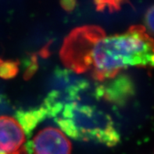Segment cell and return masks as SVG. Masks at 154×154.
Wrapping results in <instances>:
<instances>
[{
    "mask_svg": "<svg viewBox=\"0 0 154 154\" xmlns=\"http://www.w3.org/2000/svg\"><path fill=\"white\" fill-rule=\"evenodd\" d=\"M60 58L73 72L103 82L131 66L154 68V39L141 25L109 36L100 27L82 26L65 38Z\"/></svg>",
    "mask_w": 154,
    "mask_h": 154,
    "instance_id": "cell-1",
    "label": "cell"
},
{
    "mask_svg": "<svg viewBox=\"0 0 154 154\" xmlns=\"http://www.w3.org/2000/svg\"><path fill=\"white\" fill-rule=\"evenodd\" d=\"M53 119L72 139L110 147L120 142V134L113 119L94 106L78 103L66 104Z\"/></svg>",
    "mask_w": 154,
    "mask_h": 154,
    "instance_id": "cell-2",
    "label": "cell"
},
{
    "mask_svg": "<svg viewBox=\"0 0 154 154\" xmlns=\"http://www.w3.org/2000/svg\"><path fill=\"white\" fill-rule=\"evenodd\" d=\"M53 85V89L40 106L46 117L53 118L65 105L78 103L89 88L88 81L77 78L71 70L61 69L55 72Z\"/></svg>",
    "mask_w": 154,
    "mask_h": 154,
    "instance_id": "cell-3",
    "label": "cell"
},
{
    "mask_svg": "<svg viewBox=\"0 0 154 154\" xmlns=\"http://www.w3.org/2000/svg\"><path fill=\"white\" fill-rule=\"evenodd\" d=\"M23 148L26 154H70L71 143L60 130L48 127L39 131Z\"/></svg>",
    "mask_w": 154,
    "mask_h": 154,
    "instance_id": "cell-4",
    "label": "cell"
},
{
    "mask_svg": "<svg viewBox=\"0 0 154 154\" xmlns=\"http://www.w3.org/2000/svg\"><path fill=\"white\" fill-rule=\"evenodd\" d=\"M132 91L131 81L125 75L118 74L111 79L100 82L94 90V96L96 99L121 105L131 96Z\"/></svg>",
    "mask_w": 154,
    "mask_h": 154,
    "instance_id": "cell-5",
    "label": "cell"
},
{
    "mask_svg": "<svg viewBox=\"0 0 154 154\" xmlns=\"http://www.w3.org/2000/svg\"><path fill=\"white\" fill-rule=\"evenodd\" d=\"M25 132L17 120L0 116V154H16L23 148Z\"/></svg>",
    "mask_w": 154,
    "mask_h": 154,
    "instance_id": "cell-6",
    "label": "cell"
},
{
    "mask_svg": "<svg viewBox=\"0 0 154 154\" xmlns=\"http://www.w3.org/2000/svg\"><path fill=\"white\" fill-rule=\"evenodd\" d=\"M17 118L24 132L27 135H30L38 123L44 121L47 117L44 110L39 106L32 109L19 110L17 113Z\"/></svg>",
    "mask_w": 154,
    "mask_h": 154,
    "instance_id": "cell-7",
    "label": "cell"
},
{
    "mask_svg": "<svg viewBox=\"0 0 154 154\" xmlns=\"http://www.w3.org/2000/svg\"><path fill=\"white\" fill-rule=\"evenodd\" d=\"M19 71V63L14 60H5L0 58V78H13Z\"/></svg>",
    "mask_w": 154,
    "mask_h": 154,
    "instance_id": "cell-8",
    "label": "cell"
},
{
    "mask_svg": "<svg viewBox=\"0 0 154 154\" xmlns=\"http://www.w3.org/2000/svg\"><path fill=\"white\" fill-rule=\"evenodd\" d=\"M125 2L126 0H94L96 10L99 11L107 10L110 13L119 10Z\"/></svg>",
    "mask_w": 154,
    "mask_h": 154,
    "instance_id": "cell-9",
    "label": "cell"
},
{
    "mask_svg": "<svg viewBox=\"0 0 154 154\" xmlns=\"http://www.w3.org/2000/svg\"><path fill=\"white\" fill-rule=\"evenodd\" d=\"M145 28L149 34L154 35V5L149 8L145 16Z\"/></svg>",
    "mask_w": 154,
    "mask_h": 154,
    "instance_id": "cell-10",
    "label": "cell"
},
{
    "mask_svg": "<svg viewBox=\"0 0 154 154\" xmlns=\"http://www.w3.org/2000/svg\"><path fill=\"white\" fill-rule=\"evenodd\" d=\"M62 6L66 10H70L74 9L75 6V0H62Z\"/></svg>",
    "mask_w": 154,
    "mask_h": 154,
    "instance_id": "cell-11",
    "label": "cell"
},
{
    "mask_svg": "<svg viewBox=\"0 0 154 154\" xmlns=\"http://www.w3.org/2000/svg\"><path fill=\"white\" fill-rule=\"evenodd\" d=\"M23 149H22L20 151V152H17V153H16V154H22V152H23Z\"/></svg>",
    "mask_w": 154,
    "mask_h": 154,
    "instance_id": "cell-12",
    "label": "cell"
},
{
    "mask_svg": "<svg viewBox=\"0 0 154 154\" xmlns=\"http://www.w3.org/2000/svg\"><path fill=\"white\" fill-rule=\"evenodd\" d=\"M22 154H26L25 150H24V149H23V152H22Z\"/></svg>",
    "mask_w": 154,
    "mask_h": 154,
    "instance_id": "cell-13",
    "label": "cell"
}]
</instances>
